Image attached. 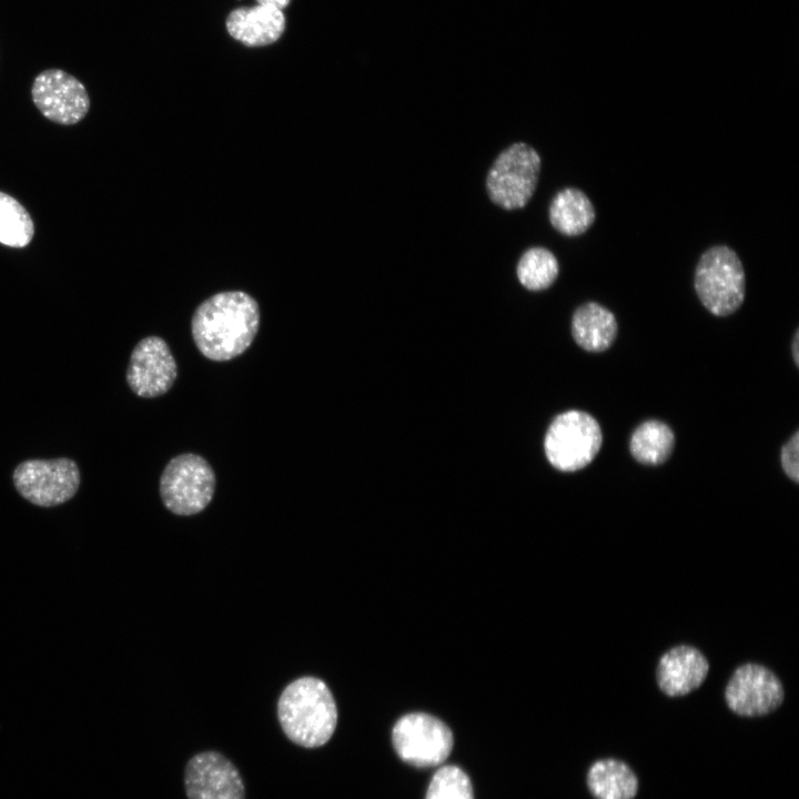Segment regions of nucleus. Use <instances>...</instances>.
<instances>
[{
	"label": "nucleus",
	"instance_id": "23",
	"mask_svg": "<svg viewBox=\"0 0 799 799\" xmlns=\"http://www.w3.org/2000/svg\"><path fill=\"white\" fill-rule=\"evenodd\" d=\"M261 6L273 7L279 10L284 9L291 0H256Z\"/></svg>",
	"mask_w": 799,
	"mask_h": 799
},
{
	"label": "nucleus",
	"instance_id": "13",
	"mask_svg": "<svg viewBox=\"0 0 799 799\" xmlns=\"http://www.w3.org/2000/svg\"><path fill=\"white\" fill-rule=\"evenodd\" d=\"M708 671V660L699 649L679 645L660 657L656 679L666 696L680 697L700 687Z\"/></svg>",
	"mask_w": 799,
	"mask_h": 799
},
{
	"label": "nucleus",
	"instance_id": "20",
	"mask_svg": "<svg viewBox=\"0 0 799 799\" xmlns=\"http://www.w3.org/2000/svg\"><path fill=\"white\" fill-rule=\"evenodd\" d=\"M33 234L34 225L28 211L14 198L0 191V243L24 247Z\"/></svg>",
	"mask_w": 799,
	"mask_h": 799
},
{
	"label": "nucleus",
	"instance_id": "6",
	"mask_svg": "<svg viewBox=\"0 0 799 799\" xmlns=\"http://www.w3.org/2000/svg\"><path fill=\"white\" fill-rule=\"evenodd\" d=\"M215 474L202 456L185 453L173 457L160 477V496L175 515L190 516L202 512L212 500Z\"/></svg>",
	"mask_w": 799,
	"mask_h": 799
},
{
	"label": "nucleus",
	"instance_id": "19",
	"mask_svg": "<svg viewBox=\"0 0 799 799\" xmlns=\"http://www.w3.org/2000/svg\"><path fill=\"white\" fill-rule=\"evenodd\" d=\"M559 263L556 255L544 246H532L519 257L516 275L519 283L529 291L548 289L558 277Z\"/></svg>",
	"mask_w": 799,
	"mask_h": 799
},
{
	"label": "nucleus",
	"instance_id": "7",
	"mask_svg": "<svg viewBox=\"0 0 799 799\" xmlns=\"http://www.w3.org/2000/svg\"><path fill=\"white\" fill-rule=\"evenodd\" d=\"M12 481L26 500L40 507L70 500L81 482L78 465L67 457L24 461L13 471Z\"/></svg>",
	"mask_w": 799,
	"mask_h": 799
},
{
	"label": "nucleus",
	"instance_id": "3",
	"mask_svg": "<svg viewBox=\"0 0 799 799\" xmlns=\"http://www.w3.org/2000/svg\"><path fill=\"white\" fill-rule=\"evenodd\" d=\"M694 285L701 304L716 316H727L742 304L746 275L737 253L727 245L707 249L696 265Z\"/></svg>",
	"mask_w": 799,
	"mask_h": 799
},
{
	"label": "nucleus",
	"instance_id": "14",
	"mask_svg": "<svg viewBox=\"0 0 799 799\" xmlns=\"http://www.w3.org/2000/svg\"><path fill=\"white\" fill-rule=\"evenodd\" d=\"M284 28L285 18L282 11L261 4L236 9L226 19V29L231 37L252 47L276 41Z\"/></svg>",
	"mask_w": 799,
	"mask_h": 799
},
{
	"label": "nucleus",
	"instance_id": "16",
	"mask_svg": "<svg viewBox=\"0 0 799 799\" xmlns=\"http://www.w3.org/2000/svg\"><path fill=\"white\" fill-rule=\"evenodd\" d=\"M548 219L558 233L577 236L593 225L596 212L585 192L568 186L558 191L552 199L548 206Z\"/></svg>",
	"mask_w": 799,
	"mask_h": 799
},
{
	"label": "nucleus",
	"instance_id": "9",
	"mask_svg": "<svg viewBox=\"0 0 799 799\" xmlns=\"http://www.w3.org/2000/svg\"><path fill=\"white\" fill-rule=\"evenodd\" d=\"M31 97L38 110L58 124H75L90 109V98L83 83L60 69L41 71L33 80Z\"/></svg>",
	"mask_w": 799,
	"mask_h": 799
},
{
	"label": "nucleus",
	"instance_id": "24",
	"mask_svg": "<svg viewBox=\"0 0 799 799\" xmlns=\"http://www.w3.org/2000/svg\"><path fill=\"white\" fill-rule=\"evenodd\" d=\"M799 335L798 331L795 334L793 341H792V357L795 360L796 365H799Z\"/></svg>",
	"mask_w": 799,
	"mask_h": 799
},
{
	"label": "nucleus",
	"instance_id": "4",
	"mask_svg": "<svg viewBox=\"0 0 799 799\" xmlns=\"http://www.w3.org/2000/svg\"><path fill=\"white\" fill-rule=\"evenodd\" d=\"M540 170V155L532 145L509 144L487 171L485 189L489 200L503 210L523 209L537 189Z\"/></svg>",
	"mask_w": 799,
	"mask_h": 799
},
{
	"label": "nucleus",
	"instance_id": "2",
	"mask_svg": "<svg viewBox=\"0 0 799 799\" xmlns=\"http://www.w3.org/2000/svg\"><path fill=\"white\" fill-rule=\"evenodd\" d=\"M277 718L285 736L303 748L324 746L337 725L335 699L326 684L311 676L297 678L282 691Z\"/></svg>",
	"mask_w": 799,
	"mask_h": 799
},
{
	"label": "nucleus",
	"instance_id": "12",
	"mask_svg": "<svg viewBox=\"0 0 799 799\" xmlns=\"http://www.w3.org/2000/svg\"><path fill=\"white\" fill-rule=\"evenodd\" d=\"M184 787L188 799H245L237 768L213 750L199 752L188 761Z\"/></svg>",
	"mask_w": 799,
	"mask_h": 799
},
{
	"label": "nucleus",
	"instance_id": "22",
	"mask_svg": "<svg viewBox=\"0 0 799 799\" xmlns=\"http://www.w3.org/2000/svg\"><path fill=\"white\" fill-rule=\"evenodd\" d=\"M781 467L785 474L795 483L799 482V433L796 432L792 437L781 448Z\"/></svg>",
	"mask_w": 799,
	"mask_h": 799
},
{
	"label": "nucleus",
	"instance_id": "15",
	"mask_svg": "<svg viewBox=\"0 0 799 799\" xmlns=\"http://www.w3.org/2000/svg\"><path fill=\"white\" fill-rule=\"evenodd\" d=\"M615 315L596 302L580 305L572 318L575 342L588 352H603L611 346L617 336Z\"/></svg>",
	"mask_w": 799,
	"mask_h": 799
},
{
	"label": "nucleus",
	"instance_id": "17",
	"mask_svg": "<svg viewBox=\"0 0 799 799\" xmlns=\"http://www.w3.org/2000/svg\"><path fill=\"white\" fill-rule=\"evenodd\" d=\"M587 783L596 799H633L638 782L631 769L621 761L603 759L588 770Z\"/></svg>",
	"mask_w": 799,
	"mask_h": 799
},
{
	"label": "nucleus",
	"instance_id": "5",
	"mask_svg": "<svg viewBox=\"0 0 799 799\" xmlns=\"http://www.w3.org/2000/svg\"><path fill=\"white\" fill-rule=\"evenodd\" d=\"M603 444L598 422L583 411H567L550 423L544 439L545 455L553 467L576 472L596 457Z\"/></svg>",
	"mask_w": 799,
	"mask_h": 799
},
{
	"label": "nucleus",
	"instance_id": "18",
	"mask_svg": "<svg viewBox=\"0 0 799 799\" xmlns=\"http://www.w3.org/2000/svg\"><path fill=\"white\" fill-rule=\"evenodd\" d=\"M675 435L671 428L656 419L641 423L633 433L629 449L633 457L644 465L665 463L672 453Z\"/></svg>",
	"mask_w": 799,
	"mask_h": 799
},
{
	"label": "nucleus",
	"instance_id": "11",
	"mask_svg": "<svg viewBox=\"0 0 799 799\" xmlns=\"http://www.w3.org/2000/svg\"><path fill=\"white\" fill-rule=\"evenodd\" d=\"M178 375L175 360L166 342L159 336H146L133 348L127 383L131 391L144 398L165 394Z\"/></svg>",
	"mask_w": 799,
	"mask_h": 799
},
{
	"label": "nucleus",
	"instance_id": "10",
	"mask_svg": "<svg viewBox=\"0 0 799 799\" xmlns=\"http://www.w3.org/2000/svg\"><path fill=\"white\" fill-rule=\"evenodd\" d=\"M727 706L744 717H759L776 710L783 701L779 678L767 667L748 663L739 666L725 689Z\"/></svg>",
	"mask_w": 799,
	"mask_h": 799
},
{
	"label": "nucleus",
	"instance_id": "21",
	"mask_svg": "<svg viewBox=\"0 0 799 799\" xmlns=\"http://www.w3.org/2000/svg\"><path fill=\"white\" fill-rule=\"evenodd\" d=\"M425 799H474L473 787L459 767L444 766L432 777Z\"/></svg>",
	"mask_w": 799,
	"mask_h": 799
},
{
	"label": "nucleus",
	"instance_id": "8",
	"mask_svg": "<svg viewBox=\"0 0 799 799\" xmlns=\"http://www.w3.org/2000/svg\"><path fill=\"white\" fill-rule=\"evenodd\" d=\"M392 741L403 761L419 768L444 762L454 744L448 726L425 712L401 717L394 725Z\"/></svg>",
	"mask_w": 799,
	"mask_h": 799
},
{
	"label": "nucleus",
	"instance_id": "1",
	"mask_svg": "<svg viewBox=\"0 0 799 799\" xmlns=\"http://www.w3.org/2000/svg\"><path fill=\"white\" fill-rule=\"evenodd\" d=\"M260 324L257 302L242 291H227L202 302L192 316L198 350L215 362L230 361L252 344Z\"/></svg>",
	"mask_w": 799,
	"mask_h": 799
}]
</instances>
